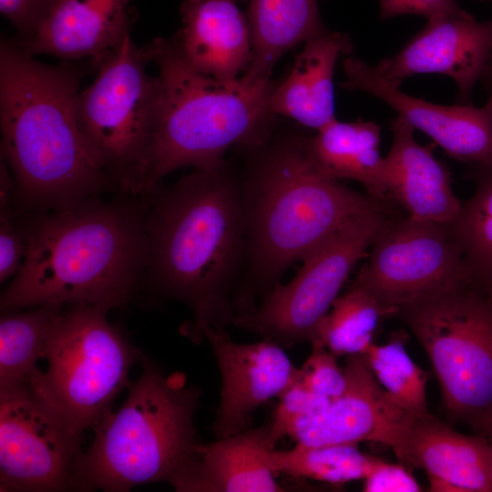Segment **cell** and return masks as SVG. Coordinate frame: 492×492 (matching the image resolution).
Instances as JSON below:
<instances>
[{
  "mask_svg": "<svg viewBox=\"0 0 492 492\" xmlns=\"http://www.w3.org/2000/svg\"><path fill=\"white\" fill-rule=\"evenodd\" d=\"M365 492H418L422 487L403 464H391L375 457L364 479Z\"/></svg>",
  "mask_w": 492,
  "mask_h": 492,
  "instance_id": "obj_34",
  "label": "cell"
},
{
  "mask_svg": "<svg viewBox=\"0 0 492 492\" xmlns=\"http://www.w3.org/2000/svg\"><path fill=\"white\" fill-rule=\"evenodd\" d=\"M303 44L288 77L275 85L270 108L274 115L317 131L336 119L334 67L340 56L353 54L354 44L348 34L329 29Z\"/></svg>",
  "mask_w": 492,
  "mask_h": 492,
  "instance_id": "obj_22",
  "label": "cell"
},
{
  "mask_svg": "<svg viewBox=\"0 0 492 492\" xmlns=\"http://www.w3.org/2000/svg\"><path fill=\"white\" fill-rule=\"evenodd\" d=\"M492 50V19L478 22L469 13L427 20L394 56L374 68L387 80L401 85L415 74L438 73L453 78L458 104H471Z\"/></svg>",
  "mask_w": 492,
  "mask_h": 492,
  "instance_id": "obj_16",
  "label": "cell"
},
{
  "mask_svg": "<svg viewBox=\"0 0 492 492\" xmlns=\"http://www.w3.org/2000/svg\"><path fill=\"white\" fill-rule=\"evenodd\" d=\"M58 0H0V12L16 30L20 45L29 42Z\"/></svg>",
  "mask_w": 492,
  "mask_h": 492,
  "instance_id": "obj_33",
  "label": "cell"
},
{
  "mask_svg": "<svg viewBox=\"0 0 492 492\" xmlns=\"http://www.w3.org/2000/svg\"><path fill=\"white\" fill-rule=\"evenodd\" d=\"M65 306L46 304L0 318V388L26 384L38 370L51 331Z\"/></svg>",
  "mask_w": 492,
  "mask_h": 492,
  "instance_id": "obj_26",
  "label": "cell"
},
{
  "mask_svg": "<svg viewBox=\"0 0 492 492\" xmlns=\"http://www.w3.org/2000/svg\"><path fill=\"white\" fill-rule=\"evenodd\" d=\"M407 466L424 469L456 491L492 492V446L482 435L454 430L433 415H414L393 450Z\"/></svg>",
  "mask_w": 492,
  "mask_h": 492,
  "instance_id": "obj_18",
  "label": "cell"
},
{
  "mask_svg": "<svg viewBox=\"0 0 492 492\" xmlns=\"http://www.w3.org/2000/svg\"><path fill=\"white\" fill-rule=\"evenodd\" d=\"M320 0H249L252 57L240 77L246 84L272 80L278 60L294 46L328 28L319 9Z\"/></svg>",
  "mask_w": 492,
  "mask_h": 492,
  "instance_id": "obj_23",
  "label": "cell"
},
{
  "mask_svg": "<svg viewBox=\"0 0 492 492\" xmlns=\"http://www.w3.org/2000/svg\"><path fill=\"white\" fill-rule=\"evenodd\" d=\"M312 353L300 367L299 381L307 389L330 400L338 397L345 389L343 369L336 356L321 345H312Z\"/></svg>",
  "mask_w": 492,
  "mask_h": 492,
  "instance_id": "obj_32",
  "label": "cell"
},
{
  "mask_svg": "<svg viewBox=\"0 0 492 492\" xmlns=\"http://www.w3.org/2000/svg\"><path fill=\"white\" fill-rule=\"evenodd\" d=\"M480 433L487 438L492 446V411L488 414L484 421Z\"/></svg>",
  "mask_w": 492,
  "mask_h": 492,
  "instance_id": "obj_37",
  "label": "cell"
},
{
  "mask_svg": "<svg viewBox=\"0 0 492 492\" xmlns=\"http://www.w3.org/2000/svg\"><path fill=\"white\" fill-rule=\"evenodd\" d=\"M405 342L406 334L400 331L384 344L373 343L364 355L378 383L399 406L416 415H428L430 375L411 359Z\"/></svg>",
  "mask_w": 492,
  "mask_h": 492,
  "instance_id": "obj_29",
  "label": "cell"
},
{
  "mask_svg": "<svg viewBox=\"0 0 492 492\" xmlns=\"http://www.w3.org/2000/svg\"><path fill=\"white\" fill-rule=\"evenodd\" d=\"M357 445L315 446L296 444L289 450L266 447L263 456L274 474L342 485L364 480L375 459L363 453Z\"/></svg>",
  "mask_w": 492,
  "mask_h": 492,
  "instance_id": "obj_27",
  "label": "cell"
},
{
  "mask_svg": "<svg viewBox=\"0 0 492 492\" xmlns=\"http://www.w3.org/2000/svg\"><path fill=\"white\" fill-rule=\"evenodd\" d=\"M395 316L426 353L448 416L480 432L492 411V296L468 284L402 305Z\"/></svg>",
  "mask_w": 492,
  "mask_h": 492,
  "instance_id": "obj_8",
  "label": "cell"
},
{
  "mask_svg": "<svg viewBox=\"0 0 492 492\" xmlns=\"http://www.w3.org/2000/svg\"><path fill=\"white\" fill-rule=\"evenodd\" d=\"M148 63L144 47L127 36L76 102L79 128L118 193L139 195L156 123L159 78L147 73Z\"/></svg>",
  "mask_w": 492,
  "mask_h": 492,
  "instance_id": "obj_9",
  "label": "cell"
},
{
  "mask_svg": "<svg viewBox=\"0 0 492 492\" xmlns=\"http://www.w3.org/2000/svg\"><path fill=\"white\" fill-rule=\"evenodd\" d=\"M278 399V405L268 423L267 443L270 448H275L282 438L289 436L299 420L320 413L331 401L310 391L299 380L289 386Z\"/></svg>",
  "mask_w": 492,
  "mask_h": 492,
  "instance_id": "obj_31",
  "label": "cell"
},
{
  "mask_svg": "<svg viewBox=\"0 0 492 492\" xmlns=\"http://www.w3.org/2000/svg\"><path fill=\"white\" fill-rule=\"evenodd\" d=\"M480 1H487V2L492 3V0H480ZM481 80L483 81L488 92V97H492V50H491V53H490L487 64L486 66V68L484 70Z\"/></svg>",
  "mask_w": 492,
  "mask_h": 492,
  "instance_id": "obj_36",
  "label": "cell"
},
{
  "mask_svg": "<svg viewBox=\"0 0 492 492\" xmlns=\"http://www.w3.org/2000/svg\"><path fill=\"white\" fill-rule=\"evenodd\" d=\"M142 367L123 405L92 428V443L74 463L70 490L124 492L170 484L194 456L200 389L181 373L166 374L146 356Z\"/></svg>",
  "mask_w": 492,
  "mask_h": 492,
  "instance_id": "obj_6",
  "label": "cell"
},
{
  "mask_svg": "<svg viewBox=\"0 0 492 492\" xmlns=\"http://www.w3.org/2000/svg\"><path fill=\"white\" fill-rule=\"evenodd\" d=\"M380 137L381 127L374 121L334 119L311 137L310 150L328 176L357 181L369 196L388 200L392 198L385 183Z\"/></svg>",
  "mask_w": 492,
  "mask_h": 492,
  "instance_id": "obj_24",
  "label": "cell"
},
{
  "mask_svg": "<svg viewBox=\"0 0 492 492\" xmlns=\"http://www.w3.org/2000/svg\"><path fill=\"white\" fill-rule=\"evenodd\" d=\"M392 145L384 157L385 183L389 196L407 215L438 223L453 221L463 203L452 188L446 165L433 155V146H422L415 128L401 116L390 122Z\"/></svg>",
  "mask_w": 492,
  "mask_h": 492,
  "instance_id": "obj_20",
  "label": "cell"
},
{
  "mask_svg": "<svg viewBox=\"0 0 492 492\" xmlns=\"http://www.w3.org/2000/svg\"><path fill=\"white\" fill-rule=\"evenodd\" d=\"M86 69L71 62L44 64L16 39H1L0 158L11 172L23 212L118 193L77 119Z\"/></svg>",
  "mask_w": 492,
  "mask_h": 492,
  "instance_id": "obj_4",
  "label": "cell"
},
{
  "mask_svg": "<svg viewBox=\"0 0 492 492\" xmlns=\"http://www.w3.org/2000/svg\"><path fill=\"white\" fill-rule=\"evenodd\" d=\"M147 196L118 193L27 212L24 263L0 296L1 312L54 304L109 311L142 290Z\"/></svg>",
  "mask_w": 492,
  "mask_h": 492,
  "instance_id": "obj_3",
  "label": "cell"
},
{
  "mask_svg": "<svg viewBox=\"0 0 492 492\" xmlns=\"http://www.w3.org/2000/svg\"><path fill=\"white\" fill-rule=\"evenodd\" d=\"M214 353L221 377L220 400L212 424L216 438L248 429L252 413L279 397L300 378V368L279 343L263 339L235 343L225 327L210 326L202 333Z\"/></svg>",
  "mask_w": 492,
  "mask_h": 492,
  "instance_id": "obj_15",
  "label": "cell"
},
{
  "mask_svg": "<svg viewBox=\"0 0 492 492\" xmlns=\"http://www.w3.org/2000/svg\"><path fill=\"white\" fill-rule=\"evenodd\" d=\"M108 311L92 306L65 307L46 342L47 369L26 385L69 428L83 436L111 409L128 384V374L144 355Z\"/></svg>",
  "mask_w": 492,
  "mask_h": 492,
  "instance_id": "obj_7",
  "label": "cell"
},
{
  "mask_svg": "<svg viewBox=\"0 0 492 492\" xmlns=\"http://www.w3.org/2000/svg\"><path fill=\"white\" fill-rule=\"evenodd\" d=\"M237 1L184 0L181 27L173 36L191 67L224 83L238 80L252 57L248 18Z\"/></svg>",
  "mask_w": 492,
  "mask_h": 492,
  "instance_id": "obj_19",
  "label": "cell"
},
{
  "mask_svg": "<svg viewBox=\"0 0 492 492\" xmlns=\"http://www.w3.org/2000/svg\"><path fill=\"white\" fill-rule=\"evenodd\" d=\"M312 135L278 122L263 140L233 149L246 236L236 316L253 312L287 269L354 219L395 208L325 174L310 150Z\"/></svg>",
  "mask_w": 492,
  "mask_h": 492,
  "instance_id": "obj_1",
  "label": "cell"
},
{
  "mask_svg": "<svg viewBox=\"0 0 492 492\" xmlns=\"http://www.w3.org/2000/svg\"><path fill=\"white\" fill-rule=\"evenodd\" d=\"M28 247L27 212L15 206V190L0 188V282L20 271Z\"/></svg>",
  "mask_w": 492,
  "mask_h": 492,
  "instance_id": "obj_30",
  "label": "cell"
},
{
  "mask_svg": "<svg viewBox=\"0 0 492 492\" xmlns=\"http://www.w3.org/2000/svg\"><path fill=\"white\" fill-rule=\"evenodd\" d=\"M82 436L26 384L0 388V491L70 490Z\"/></svg>",
  "mask_w": 492,
  "mask_h": 492,
  "instance_id": "obj_12",
  "label": "cell"
},
{
  "mask_svg": "<svg viewBox=\"0 0 492 492\" xmlns=\"http://www.w3.org/2000/svg\"><path fill=\"white\" fill-rule=\"evenodd\" d=\"M386 316L391 313L370 292L352 284L320 323L312 345L323 346L336 357L364 354Z\"/></svg>",
  "mask_w": 492,
  "mask_h": 492,
  "instance_id": "obj_28",
  "label": "cell"
},
{
  "mask_svg": "<svg viewBox=\"0 0 492 492\" xmlns=\"http://www.w3.org/2000/svg\"><path fill=\"white\" fill-rule=\"evenodd\" d=\"M468 284L466 264L446 224L399 214L375 238L353 282L391 316L415 300Z\"/></svg>",
  "mask_w": 492,
  "mask_h": 492,
  "instance_id": "obj_11",
  "label": "cell"
},
{
  "mask_svg": "<svg viewBox=\"0 0 492 492\" xmlns=\"http://www.w3.org/2000/svg\"><path fill=\"white\" fill-rule=\"evenodd\" d=\"M343 69V88L366 92L384 100L452 159L469 165L492 166V97H487L480 108L472 104L438 105L406 95L399 85L360 58L345 57Z\"/></svg>",
  "mask_w": 492,
  "mask_h": 492,
  "instance_id": "obj_13",
  "label": "cell"
},
{
  "mask_svg": "<svg viewBox=\"0 0 492 492\" xmlns=\"http://www.w3.org/2000/svg\"><path fill=\"white\" fill-rule=\"evenodd\" d=\"M143 290L186 305L180 328L193 342L210 326L231 325L245 269L246 236L232 159L193 170L147 195Z\"/></svg>",
  "mask_w": 492,
  "mask_h": 492,
  "instance_id": "obj_2",
  "label": "cell"
},
{
  "mask_svg": "<svg viewBox=\"0 0 492 492\" xmlns=\"http://www.w3.org/2000/svg\"><path fill=\"white\" fill-rule=\"evenodd\" d=\"M346 386L320 413L299 420L289 436L296 444L328 446L368 441L394 450L413 417L378 383L364 354L348 355Z\"/></svg>",
  "mask_w": 492,
  "mask_h": 492,
  "instance_id": "obj_14",
  "label": "cell"
},
{
  "mask_svg": "<svg viewBox=\"0 0 492 492\" xmlns=\"http://www.w3.org/2000/svg\"><path fill=\"white\" fill-rule=\"evenodd\" d=\"M379 18L386 20L403 15H418L427 20L446 16L465 15L464 10L456 0H378Z\"/></svg>",
  "mask_w": 492,
  "mask_h": 492,
  "instance_id": "obj_35",
  "label": "cell"
},
{
  "mask_svg": "<svg viewBox=\"0 0 492 492\" xmlns=\"http://www.w3.org/2000/svg\"><path fill=\"white\" fill-rule=\"evenodd\" d=\"M395 214L396 209L375 210L348 222L302 260L289 282L277 284L253 312L235 317L231 325L283 348L312 344L350 272Z\"/></svg>",
  "mask_w": 492,
  "mask_h": 492,
  "instance_id": "obj_10",
  "label": "cell"
},
{
  "mask_svg": "<svg viewBox=\"0 0 492 492\" xmlns=\"http://www.w3.org/2000/svg\"><path fill=\"white\" fill-rule=\"evenodd\" d=\"M131 0H58L35 36L20 45L31 55L73 61L89 58L94 68L128 35L135 21Z\"/></svg>",
  "mask_w": 492,
  "mask_h": 492,
  "instance_id": "obj_17",
  "label": "cell"
},
{
  "mask_svg": "<svg viewBox=\"0 0 492 492\" xmlns=\"http://www.w3.org/2000/svg\"><path fill=\"white\" fill-rule=\"evenodd\" d=\"M268 423L200 444L190 462L170 485L179 492H281L264 460Z\"/></svg>",
  "mask_w": 492,
  "mask_h": 492,
  "instance_id": "obj_21",
  "label": "cell"
},
{
  "mask_svg": "<svg viewBox=\"0 0 492 492\" xmlns=\"http://www.w3.org/2000/svg\"><path fill=\"white\" fill-rule=\"evenodd\" d=\"M143 47L159 69V102L140 196L178 169L220 166L231 149L256 144L276 127L278 116L270 108L273 80L219 81L191 67L173 37Z\"/></svg>",
  "mask_w": 492,
  "mask_h": 492,
  "instance_id": "obj_5",
  "label": "cell"
},
{
  "mask_svg": "<svg viewBox=\"0 0 492 492\" xmlns=\"http://www.w3.org/2000/svg\"><path fill=\"white\" fill-rule=\"evenodd\" d=\"M470 166L476 190L446 226L461 251L472 285L492 296V166Z\"/></svg>",
  "mask_w": 492,
  "mask_h": 492,
  "instance_id": "obj_25",
  "label": "cell"
}]
</instances>
